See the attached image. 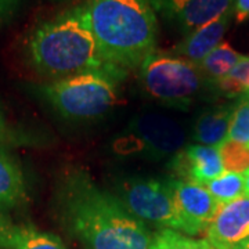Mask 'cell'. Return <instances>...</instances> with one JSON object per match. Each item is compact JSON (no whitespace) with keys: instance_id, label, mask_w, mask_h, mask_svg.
<instances>
[{"instance_id":"cell-1","label":"cell","mask_w":249,"mask_h":249,"mask_svg":"<svg viewBox=\"0 0 249 249\" xmlns=\"http://www.w3.org/2000/svg\"><path fill=\"white\" fill-rule=\"evenodd\" d=\"M57 202L64 226L85 249H151L155 235L85 170L65 175Z\"/></svg>"},{"instance_id":"cell-2","label":"cell","mask_w":249,"mask_h":249,"mask_svg":"<svg viewBox=\"0 0 249 249\" xmlns=\"http://www.w3.org/2000/svg\"><path fill=\"white\" fill-rule=\"evenodd\" d=\"M82 7L109 64L121 70L140 68L157 50L158 19L151 0H88Z\"/></svg>"},{"instance_id":"cell-3","label":"cell","mask_w":249,"mask_h":249,"mask_svg":"<svg viewBox=\"0 0 249 249\" xmlns=\"http://www.w3.org/2000/svg\"><path fill=\"white\" fill-rule=\"evenodd\" d=\"M27 53L36 71L55 79L94 71L124 73L103 57L82 6L36 27L28 39Z\"/></svg>"},{"instance_id":"cell-4","label":"cell","mask_w":249,"mask_h":249,"mask_svg":"<svg viewBox=\"0 0 249 249\" xmlns=\"http://www.w3.org/2000/svg\"><path fill=\"white\" fill-rule=\"evenodd\" d=\"M122 76L121 72H85L54 80L40 90L61 115L86 119L103 115L115 106L116 83Z\"/></svg>"},{"instance_id":"cell-5","label":"cell","mask_w":249,"mask_h":249,"mask_svg":"<svg viewBox=\"0 0 249 249\" xmlns=\"http://www.w3.org/2000/svg\"><path fill=\"white\" fill-rule=\"evenodd\" d=\"M140 76L152 97L173 107L190 106L205 79L196 64L158 50L140 65Z\"/></svg>"},{"instance_id":"cell-6","label":"cell","mask_w":249,"mask_h":249,"mask_svg":"<svg viewBox=\"0 0 249 249\" xmlns=\"http://www.w3.org/2000/svg\"><path fill=\"white\" fill-rule=\"evenodd\" d=\"M115 196L142 223L183 231L169 178H126L116 187Z\"/></svg>"},{"instance_id":"cell-7","label":"cell","mask_w":249,"mask_h":249,"mask_svg":"<svg viewBox=\"0 0 249 249\" xmlns=\"http://www.w3.org/2000/svg\"><path fill=\"white\" fill-rule=\"evenodd\" d=\"M169 181L183 224L181 232L190 237L205 232L222 205L204 184L176 178H170Z\"/></svg>"},{"instance_id":"cell-8","label":"cell","mask_w":249,"mask_h":249,"mask_svg":"<svg viewBox=\"0 0 249 249\" xmlns=\"http://www.w3.org/2000/svg\"><path fill=\"white\" fill-rule=\"evenodd\" d=\"M132 136L142 142L144 151L154 158L176 155L183 150L186 133L181 126L168 116L142 114L130 122Z\"/></svg>"},{"instance_id":"cell-9","label":"cell","mask_w":249,"mask_h":249,"mask_svg":"<svg viewBox=\"0 0 249 249\" xmlns=\"http://www.w3.org/2000/svg\"><path fill=\"white\" fill-rule=\"evenodd\" d=\"M232 1L234 0H151L155 11L178 27L184 35L231 11Z\"/></svg>"},{"instance_id":"cell-10","label":"cell","mask_w":249,"mask_h":249,"mask_svg":"<svg viewBox=\"0 0 249 249\" xmlns=\"http://www.w3.org/2000/svg\"><path fill=\"white\" fill-rule=\"evenodd\" d=\"M216 249H231L249 238V196H242L220 206L204 232Z\"/></svg>"},{"instance_id":"cell-11","label":"cell","mask_w":249,"mask_h":249,"mask_svg":"<svg viewBox=\"0 0 249 249\" xmlns=\"http://www.w3.org/2000/svg\"><path fill=\"white\" fill-rule=\"evenodd\" d=\"M172 170L178 176L176 178L206 184L220 176L224 168L217 147L196 144L183 148L175 155Z\"/></svg>"},{"instance_id":"cell-12","label":"cell","mask_w":249,"mask_h":249,"mask_svg":"<svg viewBox=\"0 0 249 249\" xmlns=\"http://www.w3.org/2000/svg\"><path fill=\"white\" fill-rule=\"evenodd\" d=\"M231 14L232 10L186 35L173 49V53L198 65L214 47H217L223 42V36L229 28Z\"/></svg>"},{"instance_id":"cell-13","label":"cell","mask_w":249,"mask_h":249,"mask_svg":"<svg viewBox=\"0 0 249 249\" xmlns=\"http://www.w3.org/2000/svg\"><path fill=\"white\" fill-rule=\"evenodd\" d=\"M232 107H217L196 119L193 137L201 145L219 147L229 139Z\"/></svg>"},{"instance_id":"cell-14","label":"cell","mask_w":249,"mask_h":249,"mask_svg":"<svg viewBox=\"0 0 249 249\" xmlns=\"http://www.w3.org/2000/svg\"><path fill=\"white\" fill-rule=\"evenodd\" d=\"M25 194V180L17 162L0 152V211L21 204Z\"/></svg>"},{"instance_id":"cell-15","label":"cell","mask_w":249,"mask_h":249,"mask_svg":"<svg viewBox=\"0 0 249 249\" xmlns=\"http://www.w3.org/2000/svg\"><path fill=\"white\" fill-rule=\"evenodd\" d=\"M242 57L244 55L235 52L227 42H222L198 64V68L205 78L219 83L238 64Z\"/></svg>"},{"instance_id":"cell-16","label":"cell","mask_w":249,"mask_h":249,"mask_svg":"<svg viewBox=\"0 0 249 249\" xmlns=\"http://www.w3.org/2000/svg\"><path fill=\"white\" fill-rule=\"evenodd\" d=\"M220 205L229 204L245 196V176L232 172H223L220 176L204 184Z\"/></svg>"},{"instance_id":"cell-17","label":"cell","mask_w":249,"mask_h":249,"mask_svg":"<svg viewBox=\"0 0 249 249\" xmlns=\"http://www.w3.org/2000/svg\"><path fill=\"white\" fill-rule=\"evenodd\" d=\"M11 249H67L58 237L34 227H16Z\"/></svg>"},{"instance_id":"cell-18","label":"cell","mask_w":249,"mask_h":249,"mask_svg":"<svg viewBox=\"0 0 249 249\" xmlns=\"http://www.w3.org/2000/svg\"><path fill=\"white\" fill-rule=\"evenodd\" d=\"M217 148L226 172L240 175L249 172V145L227 139Z\"/></svg>"},{"instance_id":"cell-19","label":"cell","mask_w":249,"mask_h":249,"mask_svg":"<svg viewBox=\"0 0 249 249\" xmlns=\"http://www.w3.org/2000/svg\"><path fill=\"white\" fill-rule=\"evenodd\" d=\"M217 85L229 97H249V55H244Z\"/></svg>"},{"instance_id":"cell-20","label":"cell","mask_w":249,"mask_h":249,"mask_svg":"<svg viewBox=\"0 0 249 249\" xmlns=\"http://www.w3.org/2000/svg\"><path fill=\"white\" fill-rule=\"evenodd\" d=\"M151 249H216L208 241L196 240L175 230H160L155 234Z\"/></svg>"},{"instance_id":"cell-21","label":"cell","mask_w":249,"mask_h":249,"mask_svg":"<svg viewBox=\"0 0 249 249\" xmlns=\"http://www.w3.org/2000/svg\"><path fill=\"white\" fill-rule=\"evenodd\" d=\"M229 139L249 145V97H244L232 107Z\"/></svg>"},{"instance_id":"cell-22","label":"cell","mask_w":249,"mask_h":249,"mask_svg":"<svg viewBox=\"0 0 249 249\" xmlns=\"http://www.w3.org/2000/svg\"><path fill=\"white\" fill-rule=\"evenodd\" d=\"M16 227L17 226H13L4 214L0 213V248L11 249Z\"/></svg>"},{"instance_id":"cell-23","label":"cell","mask_w":249,"mask_h":249,"mask_svg":"<svg viewBox=\"0 0 249 249\" xmlns=\"http://www.w3.org/2000/svg\"><path fill=\"white\" fill-rule=\"evenodd\" d=\"M21 0H0V28L9 24L16 16Z\"/></svg>"},{"instance_id":"cell-24","label":"cell","mask_w":249,"mask_h":249,"mask_svg":"<svg viewBox=\"0 0 249 249\" xmlns=\"http://www.w3.org/2000/svg\"><path fill=\"white\" fill-rule=\"evenodd\" d=\"M232 13L238 24L249 19V0H235Z\"/></svg>"},{"instance_id":"cell-25","label":"cell","mask_w":249,"mask_h":249,"mask_svg":"<svg viewBox=\"0 0 249 249\" xmlns=\"http://www.w3.org/2000/svg\"><path fill=\"white\" fill-rule=\"evenodd\" d=\"M13 137H14V134L11 133L9 124H7L4 116H3L1 111H0V147L9 144L13 140Z\"/></svg>"},{"instance_id":"cell-26","label":"cell","mask_w":249,"mask_h":249,"mask_svg":"<svg viewBox=\"0 0 249 249\" xmlns=\"http://www.w3.org/2000/svg\"><path fill=\"white\" fill-rule=\"evenodd\" d=\"M245 194L249 196V172L245 173Z\"/></svg>"},{"instance_id":"cell-27","label":"cell","mask_w":249,"mask_h":249,"mask_svg":"<svg viewBox=\"0 0 249 249\" xmlns=\"http://www.w3.org/2000/svg\"><path fill=\"white\" fill-rule=\"evenodd\" d=\"M240 245H242V247H244V248L249 249V238H248V240H245V241H244V242H241Z\"/></svg>"},{"instance_id":"cell-28","label":"cell","mask_w":249,"mask_h":249,"mask_svg":"<svg viewBox=\"0 0 249 249\" xmlns=\"http://www.w3.org/2000/svg\"><path fill=\"white\" fill-rule=\"evenodd\" d=\"M231 249H247V248H244L242 245H235V247H232Z\"/></svg>"}]
</instances>
